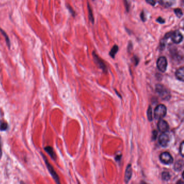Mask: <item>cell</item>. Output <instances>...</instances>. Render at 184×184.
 <instances>
[{
    "mask_svg": "<svg viewBox=\"0 0 184 184\" xmlns=\"http://www.w3.org/2000/svg\"><path fill=\"white\" fill-rule=\"evenodd\" d=\"M169 142V137L167 133H162L159 137V143L163 147H166Z\"/></svg>",
    "mask_w": 184,
    "mask_h": 184,
    "instance_id": "7",
    "label": "cell"
},
{
    "mask_svg": "<svg viewBox=\"0 0 184 184\" xmlns=\"http://www.w3.org/2000/svg\"><path fill=\"white\" fill-rule=\"evenodd\" d=\"M167 109L163 104H159L157 106L154 110V118L156 119H160L164 118L166 115Z\"/></svg>",
    "mask_w": 184,
    "mask_h": 184,
    "instance_id": "2",
    "label": "cell"
},
{
    "mask_svg": "<svg viewBox=\"0 0 184 184\" xmlns=\"http://www.w3.org/2000/svg\"><path fill=\"white\" fill-rule=\"evenodd\" d=\"M160 160L163 164L169 165L173 162V158L169 152H163L160 156Z\"/></svg>",
    "mask_w": 184,
    "mask_h": 184,
    "instance_id": "3",
    "label": "cell"
},
{
    "mask_svg": "<svg viewBox=\"0 0 184 184\" xmlns=\"http://www.w3.org/2000/svg\"><path fill=\"white\" fill-rule=\"evenodd\" d=\"M184 142H182L181 143V144H180V148H179V149H180V154L181 155V156L183 157H184Z\"/></svg>",
    "mask_w": 184,
    "mask_h": 184,
    "instance_id": "21",
    "label": "cell"
},
{
    "mask_svg": "<svg viewBox=\"0 0 184 184\" xmlns=\"http://www.w3.org/2000/svg\"><path fill=\"white\" fill-rule=\"evenodd\" d=\"M156 91L162 100H168L171 97L169 90L163 85L157 84L156 87Z\"/></svg>",
    "mask_w": 184,
    "mask_h": 184,
    "instance_id": "1",
    "label": "cell"
},
{
    "mask_svg": "<svg viewBox=\"0 0 184 184\" xmlns=\"http://www.w3.org/2000/svg\"><path fill=\"white\" fill-rule=\"evenodd\" d=\"M147 115H148V121H152V119H153V112H152V108H151V106H150L148 108Z\"/></svg>",
    "mask_w": 184,
    "mask_h": 184,
    "instance_id": "16",
    "label": "cell"
},
{
    "mask_svg": "<svg viewBox=\"0 0 184 184\" xmlns=\"http://www.w3.org/2000/svg\"><path fill=\"white\" fill-rule=\"evenodd\" d=\"M146 1L148 2V4H151L152 6H155L156 4V1L155 0H146Z\"/></svg>",
    "mask_w": 184,
    "mask_h": 184,
    "instance_id": "23",
    "label": "cell"
},
{
    "mask_svg": "<svg viewBox=\"0 0 184 184\" xmlns=\"http://www.w3.org/2000/svg\"><path fill=\"white\" fill-rule=\"evenodd\" d=\"M156 21L158 22L159 23H161V24H163V23H165V20L163 18L160 17L157 18Z\"/></svg>",
    "mask_w": 184,
    "mask_h": 184,
    "instance_id": "24",
    "label": "cell"
},
{
    "mask_svg": "<svg viewBox=\"0 0 184 184\" xmlns=\"http://www.w3.org/2000/svg\"><path fill=\"white\" fill-rule=\"evenodd\" d=\"M44 160H45L46 165H47V168H48V169L49 171L50 172V173L52 175V177H53L54 179L56 181V182L57 183L60 184V181H59V178H58V177L57 173L55 171V170L54 169H53L52 166L49 163V162H48V161L46 160L45 158H44Z\"/></svg>",
    "mask_w": 184,
    "mask_h": 184,
    "instance_id": "8",
    "label": "cell"
},
{
    "mask_svg": "<svg viewBox=\"0 0 184 184\" xmlns=\"http://www.w3.org/2000/svg\"><path fill=\"white\" fill-rule=\"evenodd\" d=\"M184 69L183 67H181L177 70L175 72V76L179 80L183 81L184 80Z\"/></svg>",
    "mask_w": 184,
    "mask_h": 184,
    "instance_id": "10",
    "label": "cell"
},
{
    "mask_svg": "<svg viewBox=\"0 0 184 184\" xmlns=\"http://www.w3.org/2000/svg\"><path fill=\"white\" fill-rule=\"evenodd\" d=\"M132 175V169L131 167V165L129 164L128 166H127L125 173V177H124V180L125 183H127L129 181H130L131 177Z\"/></svg>",
    "mask_w": 184,
    "mask_h": 184,
    "instance_id": "9",
    "label": "cell"
},
{
    "mask_svg": "<svg viewBox=\"0 0 184 184\" xmlns=\"http://www.w3.org/2000/svg\"><path fill=\"white\" fill-rule=\"evenodd\" d=\"M157 136H158V132H157V131L154 130L152 133V139L155 140L157 138Z\"/></svg>",
    "mask_w": 184,
    "mask_h": 184,
    "instance_id": "22",
    "label": "cell"
},
{
    "mask_svg": "<svg viewBox=\"0 0 184 184\" xmlns=\"http://www.w3.org/2000/svg\"><path fill=\"white\" fill-rule=\"evenodd\" d=\"M45 150L50 156V157H52L53 159L55 160L56 159V154L55 153L54 150L52 148L50 147V146H47L45 148Z\"/></svg>",
    "mask_w": 184,
    "mask_h": 184,
    "instance_id": "14",
    "label": "cell"
},
{
    "mask_svg": "<svg viewBox=\"0 0 184 184\" xmlns=\"http://www.w3.org/2000/svg\"><path fill=\"white\" fill-rule=\"evenodd\" d=\"M174 12H175V15L178 17V18H180L181 16L183 15V12L180 9H179V8L175 9L174 10Z\"/></svg>",
    "mask_w": 184,
    "mask_h": 184,
    "instance_id": "20",
    "label": "cell"
},
{
    "mask_svg": "<svg viewBox=\"0 0 184 184\" xmlns=\"http://www.w3.org/2000/svg\"><path fill=\"white\" fill-rule=\"evenodd\" d=\"M171 178L169 173L167 172H164L162 173V179L164 181H168Z\"/></svg>",
    "mask_w": 184,
    "mask_h": 184,
    "instance_id": "17",
    "label": "cell"
},
{
    "mask_svg": "<svg viewBox=\"0 0 184 184\" xmlns=\"http://www.w3.org/2000/svg\"><path fill=\"white\" fill-rule=\"evenodd\" d=\"M184 167V161L183 160H179L176 161L174 169L176 171H180Z\"/></svg>",
    "mask_w": 184,
    "mask_h": 184,
    "instance_id": "13",
    "label": "cell"
},
{
    "mask_svg": "<svg viewBox=\"0 0 184 184\" xmlns=\"http://www.w3.org/2000/svg\"><path fill=\"white\" fill-rule=\"evenodd\" d=\"M140 17H141V19H142V21H145V16H144V12H142V13L140 14Z\"/></svg>",
    "mask_w": 184,
    "mask_h": 184,
    "instance_id": "26",
    "label": "cell"
},
{
    "mask_svg": "<svg viewBox=\"0 0 184 184\" xmlns=\"http://www.w3.org/2000/svg\"><path fill=\"white\" fill-rule=\"evenodd\" d=\"M160 4L165 7H172L175 3V0H159Z\"/></svg>",
    "mask_w": 184,
    "mask_h": 184,
    "instance_id": "11",
    "label": "cell"
},
{
    "mask_svg": "<svg viewBox=\"0 0 184 184\" xmlns=\"http://www.w3.org/2000/svg\"><path fill=\"white\" fill-rule=\"evenodd\" d=\"M124 3L125 4V6H126V8H127V11L129 12V4H128V2L127 0H124Z\"/></svg>",
    "mask_w": 184,
    "mask_h": 184,
    "instance_id": "25",
    "label": "cell"
},
{
    "mask_svg": "<svg viewBox=\"0 0 184 184\" xmlns=\"http://www.w3.org/2000/svg\"><path fill=\"white\" fill-rule=\"evenodd\" d=\"M157 67L160 71L164 73L167 69V62L165 57H160L158 58L157 62Z\"/></svg>",
    "mask_w": 184,
    "mask_h": 184,
    "instance_id": "4",
    "label": "cell"
},
{
    "mask_svg": "<svg viewBox=\"0 0 184 184\" xmlns=\"http://www.w3.org/2000/svg\"><path fill=\"white\" fill-rule=\"evenodd\" d=\"M118 51V47L117 45H115L111 49V51L110 52V55L112 58L115 57V55L117 54V52Z\"/></svg>",
    "mask_w": 184,
    "mask_h": 184,
    "instance_id": "15",
    "label": "cell"
},
{
    "mask_svg": "<svg viewBox=\"0 0 184 184\" xmlns=\"http://www.w3.org/2000/svg\"><path fill=\"white\" fill-rule=\"evenodd\" d=\"M173 42L175 44H179L183 41V36L180 31L178 30L174 31L173 33H171V36Z\"/></svg>",
    "mask_w": 184,
    "mask_h": 184,
    "instance_id": "5",
    "label": "cell"
},
{
    "mask_svg": "<svg viewBox=\"0 0 184 184\" xmlns=\"http://www.w3.org/2000/svg\"><path fill=\"white\" fill-rule=\"evenodd\" d=\"M2 157V149H1V138H0V159Z\"/></svg>",
    "mask_w": 184,
    "mask_h": 184,
    "instance_id": "27",
    "label": "cell"
},
{
    "mask_svg": "<svg viewBox=\"0 0 184 184\" xmlns=\"http://www.w3.org/2000/svg\"><path fill=\"white\" fill-rule=\"evenodd\" d=\"M158 129L160 132L165 133L169 129V125L166 121L160 119L158 122Z\"/></svg>",
    "mask_w": 184,
    "mask_h": 184,
    "instance_id": "6",
    "label": "cell"
},
{
    "mask_svg": "<svg viewBox=\"0 0 184 184\" xmlns=\"http://www.w3.org/2000/svg\"><path fill=\"white\" fill-rule=\"evenodd\" d=\"M8 127V124L5 121H1L0 124V130L1 131H5L7 129Z\"/></svg>",
    "mask_w": 184,
    "mask_h": 184,
    "instance_id": "19",
    "label": "cell"
},
{
    "mask_svg": "<svg viewBox=\"0 0 184 184\" xmlns=\"http://www.w3.org/2000/svg\"><path fill=\"white\" fill-rule=\"evenodd\" d=\"M88 11H89V20L92 23L94 22V17L92 15V10L91 9L90 7L89 6V4H88Z\"/></svg>",
    "mask_w": 184,
    "mask_h": 184,
    "instance_id": "18",
    "label": "cell"
},
{
    "mask_svg": "<svg viewBox=\"0 0 184 184\" xmlns=\"http://www.w3.org/2000/svg\"><path fill=\"white\" fill-rule=\"evenodd\" d=\"M93 56H94L95 60V62H96L97 65L100 66V68H102V69H105L106 68L105 64H104V63H103V62L102 61V60L100 59V58L98 57V56H97L95 54V52H93Z\"/></svg>",
    "mask_w": 184,
    "mask_h": 184,
    "instance_id": "12",
    "label": "cell"
}]
</instances>
